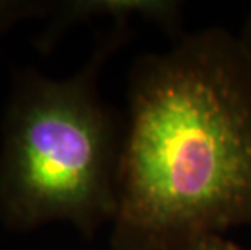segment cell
Instances as JSON below:
<instances>
[{
    "mask_svg": "<svg viewBox=\"0 0 251 250\" xmlns=\"http://www.w3.org/2000/svg\"><path fill=\"white\" fill-rule=\"evenodd\" d=\"M107 250H178L251 226V63L238 34L195 31L128 80Z\"/></svg>",
    "mask_w": 251,
    "mask_h": 250,
    "instance_id": "cell-1",
    "label": "cell"
},
{
    "mask_svg": "<svg viewBox=\"0 0 251 250\" xmlns=\"http://www.w3.org/2000/svg\"><path fill=\"white\" fill-rule=\"evenodd\" d=\"M130 34L128 21L112 23L68 78L34 68L15 73L0 150V222L7 229L65 221L93 239L114 221L124 127L98 80Z\"/></svg>",
    "mask_w": 251,
    "mask_h": 250,
    "instance_id": "cell-2",
    "label": "cell"
},
{
    "mask_svg": "<svg viewBox=\"0 0 251 250\" xmlns=\"http://www.w3.org/2000/svg\"><path fill=\"white\" fill-rule=\"evenodd\" d=\"M49 13H54V18L37 44L41 51L50 49L72 25L98 17L110 18L112 23L143 18L167 31L177 29L181 23V3L175 0H78L52 7Z\"/></svg>",
    "mask_w": 251,
    "mask_h": 250,
    "instance_id": "cell-3",
    "label": "cell"
},
{
    "mask_svg": "<svg viewBox=\"0 0 251 250\" xmlns=\"http://www.w3.org/2000/svg\"><path fill=\"white\" fill-rule=\"evenodd\" d=\"M178 250H242V247L227 241L222 234H207L188 242Z\"/></svg>",
    "mask_w": 251,
    "mask_h": 250,
    "instance_id": "cell-4",
    "label": "cell"
},
{
    "mask_svg": "<svg viewBox=\"0 0 251 250\" xmlns=\"http://www.w3.org/2000/svg\"><path fill=\"white\" fill-rule=\"evenodd\" d=\"M238 39L242 42L245 52L248 56V60L251 63V7L247 13V18L243 21V26H242V33L238 34Z\"/></svg>",
    "mask_w": 251,
    "mask_h": 250,
    "instance_id": "cell-5",
    "label": "cell"
}]
</instances>
